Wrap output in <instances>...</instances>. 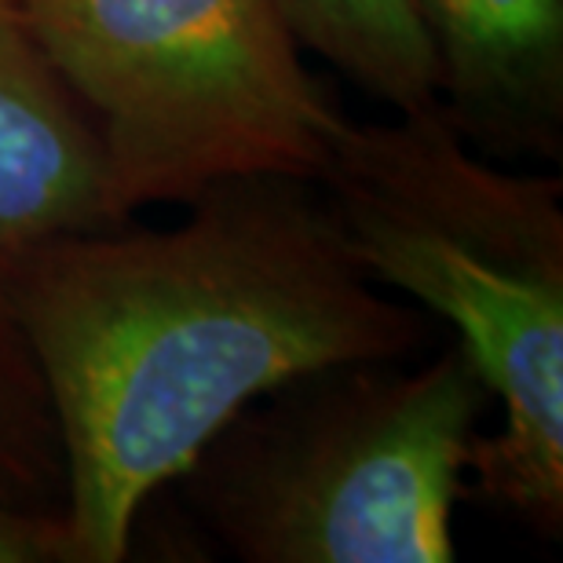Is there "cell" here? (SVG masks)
<instances>
[{
  "label": "cell",
  "mask_w": 563,
  "mask_h": 563,
  "mask_svg": "<svg viewBox=\"0 0 563 563\" xmlns=\"http://www.w3.org/2000/svg\"><path fill=\"white\" fill-rule=\"evenodd\" d=\"M176 228L0 253V303L48 391L77 563H121L146 501L256 396L330 363L418 358L435 319L385 292L319 179L239 176Z\"/></svg>",
  "instance_id": "obj_1"
},
{
  "label": "cell",
  "mask_w": 563,
  "mask_h": 563,
  "mask_svg": "<svg viewBox=\"0 0 563 563\" xmlns=\"http://www.w3.org/2000/svg\"><path fill=\"white\" fill-rule=\"evenodd\" d=\"M319 187L366 272L454 325L501 407L468 494L560 542L563 179L490 165L428 110L347 118Z\"/></svg>",
  "instance_id": "obj_2"
},
{
  "label": "cell",
  "mask_w": 563,
  "mask_h": 563,
  "mask_svg": "<svg viewBox=\"0 0 563 563\" xmlns=\"http://www.w3.org/2000/svg\"><path fill=\"white\" fill-rule=\"evenodd\" d=\"M490 388L457 341L256 396L173 479L242 563H450Z\"/></svg>",
  "instance_id": "obj_3"
},
{
  "label": "cell",
  "mask_w": 563,
  "mask_h": 563,
  "mask_svg": "<svg viewBox=\"0 0 563 563\" xmlns=\"http://www.w3.org/2000/svg\"><path fill=\"white\" fill-rule=\"evenodd\" d=\"M99 132L121 223L220 179H319L347 114L278 0H22Z\"/></svg>",
  "instance_id": "obj_4"
},
{
  "label": "cell",
  "mask_w": 563,
  "mask_h": 563,
  "mask_svg": "<svg viewBox=\"0 0 563 563\" xmlns=\"http://www.w3.org/2000/svg\"><path fill=\"white\" fill-rule=\"evenodd\" d=\"M439 63V110L498 162L563 157V0H413Z\"/></svg>",
  "instance_id": "obj_5"
},
{
  "label": "cell",
  "mask_w": 563,
  "mask_h": 563,
  "mask_svg": "<svg viewBox=\"0 0 563 563\" xmlns=\"http://www.w3.org/2000/svg\"><path fill=\"white\" fill-rule=\"evenodd\" d=\"M118 223L92 118L41 48L22 0H0V253Z\"/></svg>",
  "instance_id": "obj_6"
},
{
  "label": "cell",
  "mask_w": 563,
  "mask_h": 563,
  "mask_svg": "<svg viewBox=\"0 0 563 563\" xmlns=\"http://www.w3.org/2000/svg\"><path fill=\"white\" fill-rule=\"evenodd\" d=\"M303 52L396 114L439 110V63L413 0H278Z\"/></svg>",
  "instance_id": "obj_7"
},
{
  "label": "cell",
  "mask_w": 563,
  "mask_h": 563,
  "mask_svg": "<svg viewBox=\"0 0 563 563\" xmlns=\"http://www.w3.org/2000/svg\"><path fill=\"white\" fill-rule=\"evenodd\" d=\"M0 512L66 520V465L48 391L0 303Z\"/></svg>",
  "instance_id": "obj_8"
},
{
  "label": "cell",
  "mask_w": 563,
  "mask_h": 563,
  "mask_svg": "<svg viewBox=\"0 0 563 563\" xmlns=\"http://www.w3.org/2000/svg\"><path fill=\"white\" fill-rule=\"evenodd\" d=\"M0 563H77L70 520L0 512Z\"/></svg>",
  "instance_id": "obj_9"
}]
</instances>
